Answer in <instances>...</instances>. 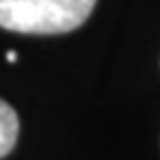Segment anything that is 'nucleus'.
I'll return each instance as SVG.
<instances>
[{
	"mask_svg": "<svg viewBox=\"0 0 160 160\" xmlns=\"http://www.w3.org/2000/svg\"><path fill=\"white\" fill-rule=\"evenodd\" d=\"M18 116L16 111L0 100V158H5L13 147H16V140H18Z\"/></svg>",
	"mask_w": 160,
	"mask_h": 160,
	"instance_id": "f03ea898",
	"label": "nucleus"
},
{
	"mask_svg": "<svg viewBox=\"0 0 160 160\" xmlns=\"http://www.w3.org/2000/svg\"><path fill=\"white\" fill-rule=\"evenodd\" d=\"M98 0H0V27L16 33L56 36L78 29Z\"/></svg>",
	"mask_w": 160,
	"mask_h": 160,
	"instance_id": "f257e3e1",
	"label": "nucleus"
},
{
	"mask_svg": "<svg viewBox=\"0 0 160 160\" xmlns=\"http://www.w3.org/2000/svg\"><path fill=\"white\" fill-rule=\"evenodd\" d=\"M7 60H9V62H16V60H18V53H16V51H9V53H7Z\"/></svg>",
	"mask_w": 160,
	"mask_h": 160,
	"instance_id": "7ed1b4c3",
	"label": "nucleus"
}]
</instances>
